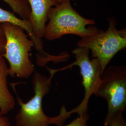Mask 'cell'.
I'll list each match as a JSON object with an SVG mask.
<instances>
[{
    "label": "cell",
    "mask_w": 126,
    "mask_h": 126,
    "mask_svg": "<svg viewBox=\"0 0 126 126\" xmlns=\"http://www.w3.org/2000/svg\"><path fill=\"white\" fill-rule=\"evenodd\" d=\"M95 23L94 20L85 18L77 12L71 1L64 2L50 8L44 37L49 41L58 39L67 34L84 38L98 32L99 29L93 26Z\"/></svg>",
    "instance_id": "7a4b0ae2"
},
{
    "label": "cell",
    "mask_w": 126,
    "mask_h": 126,
    "mask_svg": "<svg viewBox=\"0 0 126 126\" xmlns=\"http://www.w3.org/2000/svg\"><path fill=\"white\" fill-rule=\"evenodd\" d=\"M94 95L108 101V112L103 126H108L115 115L126 110V66L111 65L106 68Z\"/></svg>",
    "instance_id": "5b68a950"
},
{
    "label": "cell",
    "mask_w": 126,
    "mask_h": 126,
    "mask_svg": "<svg viewBox=\"0 0 126 126\" xmlns=\"http://www.w3.org/2000/svg\"><path fill=\"white\" fill-rule=\"evenodd\" d=\"M0 23H9L17 26L27 32L28 36L34 43V47L38 52L36 55V61L39 66L45 67L50 62L57 63L61 61L62 59L61 55H52L45 51L43 41L42 39L37 38L35 36L30 20L18 18L13 13L0 8Z\"/></svg>",
    "instance_id": "52a82bcc"
},
{
    "label": "cell",
    "mask_w": 126,
    "mask_h": 126,
    "mask_svg": "<svg viewBox=\"0 0 126 126\" xmlns=\"http://www.w3.org/2000/svg\"><path fill=\"white\" fill-rule=\"evenodd\" d=\"M21 18L30 20L31 9L28 0H3Z\"/></svg>",
    "instance_id": "30bf717a"
},
{
    "label": "cell",
    "mask_w": 126,
    "mask_h": 126,
    "mask_svg": "<svg viewBox=\"0 0 126 126\" xmlns=\"http://www.w3.org/2000/svg\"><path fill=\"white\" fill-rule=\"evenodd\" d=\"M55 1V2H56L58 4H61V3H62L64 2H66V1H74V0H53Z\"/></svg>",
    "instance_id": "9a60e30c"
},
{
    "label": "cell",
    "mask_w": 126,
    "mask_h": 126,
    "mask_svg": "<svg viewBox=\"0 0 126 126\" xmlns=\"http://www.w3.org/2000/svg\"><path fill=\"white\" fill-rule=\"evenodd\" d=\"M89 116L87 113L79 115L76 119L73 120L68 124L62 126H87Z\"/></svg>",
    "instance_id": "8fae6325"
},
{
    "label": "cell",
    "mask_w": 126,
    "mask_h": 126,
    "mask_svg": "<svg viewBox=\"0 0 126 126\" xmlns=\"http://www.w3.org/2000/svg\"><path fill=\"white\" fill-rule=\"evenodd\" d=\"M6 44V38L4 32L0 23V54L3 55L5 52V45Z\"/></svg>",
    "instance_id": "4fadbf2b"
},
{
    "label": "cell",
    "mask_w": 126,
    "mask_h": 126,
    "mask_svg": "<svg viewBox=\"0 0 126 126\" xmlns=\"http://www.w3.org/2000/svg\"><path fill=\"white\" fill-rule=\"evenodd\" d=\"M1 25L6 38L2 55L9 63V75L13 78L28 79L35 72L30 57L34 43L22 28L9 23Z\"/></svg>",
    "instance_id": "3957f363"
},
{
    "label": "cell",
    "mask_w": 126,
    "mask_h": 126,
    "mask_svg": "<svg viewBox=\"0 0 126 126\" xmlns=\"http://www.w3.org/2000/svg\"><path fill=\"white\" fill-rule=\"evenodd\" d=\"M32 79L34 95L28 102L24 103L16 94L15 85H12L16 93L17 101L20 106L19 111L15 117L16 126H49L56 125L62 126L66 120L71 117L72 113L68 111L63 106L59 114L55 117L48 116L44 113L42 102L44 97L50 90L51 77H47L35 71Z\"/></svg>",
    "instance_id": "6da1fadb"
},
{
    "label": "cell",
    "mask_w": 126,
    "mask_h": 126,
    "mask_svg": "<svg viewBox=\"0 0 126 126\" xmlns=\"http://www.w3.org/2000/svg\"><path fill=\"white\" fill-rule=\"evenodd\" d=\"M9 67L4 57L0 54V115H5L13 109L15 99L8 86Z\"/></svg>",
    "instance_id": "9c48e42d"
},
{
    "label": "cell",
    "mask_w": 126,
    "mask_h": 126,
    "mask_svg": "<svg viewBox=\"0 0 126 126\" xmlns=\"http://www.w3.org/2000/svg\"><path fill=\"white\" fill-rule=\"evenodd\" d=\"M0 126H11L9 117L0 115Z\"/></svg>",
    "instance_id": "5bb4252c"
},
{
    "label": "cell",
    "mask_w": 126,
    "mask_h": 126,
    "mask_svg": "<svg viewBox=\"0 0 126 126\" xmlns=\"http://www.w3.org/2000/svg\"><path fill=\"white\" fill-rule=\"evenodd\" d=\"M108 27L106 31L99 30L94 34L78 42L77 46L91 50L93 58L97 59L102 73L114 56L126 48V29L118 30L117 21L113 17L108 19Z\"/></svg>",
    "instance_id": "277c9868"
},
{
    "label": "cell",
    "mask_w": 126,
    "mask_h": 126,
    "mask_svg": "<svg viewBox=\"0 0 126 126\" xmlns=\"http://www.w3.org/2000/svg\"><path fill=\"white\" fill-rule=\"evenodd\" d=\"M108 126H126V120L123 116V113H118L115 115L110 121Z\"/></svg>",
    "instance_id": "7c38bea8"
},
{
    "label": "cell",
    "mask_w": 126,
    "mask_h": 126,
    "mask_svg": "<svg viewBox=\"0 0 126 126\" xmlns=\"http://www.w3.org/2000/svg\"><path fill=\"white\" fill-rule=\"evenodd\" d=\"M31 7L30 21L37 38L44 37L47 16L50 8L58 4L53 0H28Z\"/></svg>",
    "instance_id": "ba28073f"
},
{
    "label": "cell",
    "mask_w": 126,
    "mask_h": 126,
    "mask_svg": "<svg viewBox=\"0 0 126 126\" xmlns=\"http://www.w3.org/2000/svg\"><path fill=\"white\" fill-rule=\"evenodd\" d=\"M90 50L85 47H79L72 50L76 60L67 66L59 69H52L45 66L53 78L58 72L63 71L73 66H78L82 78V85L85 90L84 97L76 108L71 110L72 113H77L79 115L87 113L88 104L91 97L94 94L99 86L102 74L100 64L97 59L89 58Z\"/></svg>",
    "instance_id": "8992f818"
}]
</instances>
